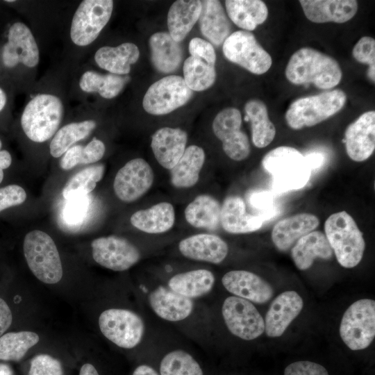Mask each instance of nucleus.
Masks as SVG:
<instances>
[{
	"label": "nucleus",
	"mask_w": 375,
	"mask_h": 375,
	"mask_svg": "<svg viewBox=\"0 0 375 375\" xmlns=\"http://www.w3.org/2000/svg\"><path fill=\"white\" fill-rule=\"evenodd\" d=\"M285 73L293 84L312 83L322 90L335 87L342 76L341 68L333 58L310 47L301 48L292 55Z\"/></svg>",
	"instance_id": "f257e3e1"
},
{
	"label": "nucleus",
	"mask_w": 375,
	"mask_h": 375,
	"mask_svg": "<svg viewBox=\"0 0 375 375\" xmlns=\"http://www.w3.org/2000/svg\"><path fill=\"white\" fill-rule=\"evenodd\" d=\"M262 166L272 176L273 188L278 192L303 188L311 174L304 156L288 146L269 151L263 157Z\"/></svg>",
	"instance_id": "f03ea898"
},
{
	"label": "nucleus",
	"mask_w": 375,
	"mask_h": 375,
	"mask_svg": "<svg viewBox=\"0 0 375 375\" xmlns=\"http://www.w3.org/2000/svg\"><path fill=\"white\" fill-rule=\"evenodd\" d=\"M325 235L338 263L353 268L361 261L365 241L355 220L346 211L331 215L324 223Z\"/></svg>",
	"instance_id": "7ed1b4c3"
},
{
	"label": "nucleus",
	"mask_w": 375,
	"mask_h": 375,
	"mask_svg": "<svg viewBox=\"0 0 375 375\" xmlns=\"http://www.w3.org/2000/svg\"><path fill=\"white\" fill-rule=\"evenodd\" d=\"M346 100L345 92L340 89L297 99L285 112L286 122L294 130L313 126L338 112Z\"/></svg>",
	"instance_id": "20e7f679"
},
{
	"label": "nucleus",
	"mask_w": 375,
	"mask_h": 375,
	"mask_svg": "<svg viewBox=\"0 0 375 375\" xmlns=\"http://www.w3.org/2000/svg\"><path fill=\"white\" fill-rule=\"evenodd\" d=\"M63 112V104L59 97L49 94H38L24 109L22 128L31 140L44 142L57 132Z\"/></svg>",
	"instance_id": "39448f33"
},
{
	"label": "nucleus",
	"mask_w": 375,
	"mask_h": 375,
	"mask_svg": "<svg viewBox=\"0 0 375 375\" xmlns=\"http://www.w3.org/2000/svg\"><path fill=\"white\" fill-rule=\"evenodd\" d=\"M24 254L28 266L40 281L54 284L62 277V267L56 245L45 232L34 230L24 237Z\"/></svg>",
	"instance_id": "423d86ee"
},
{
	"label": "nucleus",
	"mask_w": 375,
	"mask_h": 375,
	"mask_svg": "<svg viewBox=\"0 0 375 375\" xmlns=\"http://www.w3.org/2000/svg\"><path fill=\"white\" fill-rule=\"evenodd\" d=\"M339 332L350 349L368 347L375 336V301L362 299L350 305L343 314Z\"/></svg>",
	"instance_id": "0eeeda50"
},
{
	"label": "nucleus",
	"mask_w": 375,
	"mask_h": 375,
	"mask_svg": "<svg viewBox=\"0 0 375 375\" xmlns=\"http://www.w3.org/2000/svg\"><path fill=\"white\" fill-rule=\"evenodd\" d=\"M224 56L252 74L261 75L272 66L271 56L262 48L250 31H235L222 46Z\"/></svg>",
	"instance_id": "6e6552de"
},
{
	"label": "nucleus",
	"mask_w": 375,
	"mask_h": 375,
	"mask_svg": "<svg viewBox=\"0 0 375 375\" xmlns=\"http://www.w3.org/2000/svg\"><path fill=\"white\" fill-rule=\"evenodd\" d=\"M113 10L111 0H84L77 8L70 28L72 41L84 47L93 42L108 22Z\"/></svg>",
	"instance_id": "1a4fd4ad"
},
{
	"label": "nucleus",
	"mask_w": 375,
	"mask_h": 375,
	"mask_svg": "<svg viewBox=\"0 0 375 375\" xmlns=\"http://www.w3.org/2000/svg\"><path fill=\"white\" fill-rule=\"evenodd\" d=\"M102 334L124 349H132L142 340L144 324L135 312L121 308H110L102 312L99 317Z\"/></svg>",
	"instance_id": "9d476101"
},
{
	"label": "nucleus",
	"mask_w": 375,
	"mask_h": 375,
	"mask_svg": "<svg viewBox=\"0 0 375 375\" xmlns=\"http://www.w3.org/2000/svg\"><path fill=\"white\" fill-rule=\"evenodd\" d=\"M192 91L183 78L167 76L153 83L146 92L142 106L153 115L168 114L185 105L192 97Z\"/></svg>",
	"instance_id": "9b49d317"
},
{
	"label": "nucleus",
	"mask_w": 375,
	"mask_h": 375,
	"mask_svg": "<svg viewBox=\"0 0 375 375\" xmlns=\"http://www.w3.org/2000/svg\"><path fill=\"white\" fill-rule=\"evenodd\" d=\"M222 312L230 332L242 340H254L265 331L262 317L248 300L228 297L223 303Z\"/></svg>",
	"instance_id": "f8f14e48"
},
{
	"label": "nucleus",
	"mask_w": 375,
	"mask_h": 375,
	"mask_svg": "<svg viewBox=\"0 0 375 375\" xmlns=\"http://www.w3.org/2000/svg\"><path fill=\"white\" fill-rule=\"evenodd\" d=\"M241 125L240 110L226 108L218 112L212 126L215 135L222 142L224 153L235 161L245 160L251 151L249 138L241 130Z\"/></svg>",
	"instance_id": "ddd939ff"
},
{
	"label": "nucleus",
	"mask_w": 375,
	"mask_h": 375,
	"mask_svg": "<svg viewBox=\"0 0 375 375\" xmlns=\"http://www.w3.org/2000/svg\"><path fill=\"white\" fill-rule=\"evenodd\" d=\"M91 247L95 262L113 271L127 270L136 264L141 257L138 249L133 243L117 235L94 239Z\"/></svg>",
	"instance_id": "4468645a"
},
{
	"label": "nucleus",
	"mask_w": 375,
	"mask_h": 375,
	"mask_svg": "<svg viewBox=\"0 0 375 375\" xmlns=\"http://www.w3.org/2000/svg\"><path fill=\"white\" fill-rule=\"evenodd\" d=\"M154 181L153 171L143 158L129 160L115 175L113 182L115 194L124 202L135 201L146 194Z\"/></svg>",
	"instance_id": "2eb2a0df"
},
{
	"label": "nucleus",
	"mask_w": 375,
	"mask_h": 375,
	"mask_svg": "<svg viewBox=\"0 0 375 375\" xmlns=\"http://www.w3.org/2000/svg\"><path fill=\"white\" fill-rule=\"evenodd\" d=\"M5 67L12 68L19 63L28 67H35L40 60L38 44L29 28L22 22L13 24L9 28L8 41L1 51Z\"/></svg>",
	"instance_id": "dca6fc26"
},
{
	"label": "nucleus",
	"mask_w": 375,
	"mask_h": 375,
	"mask_svg": "<svg viewBox=\"0 0 375 375\" xmlns=\"http://www.w3.org/2000/svg\"><path fill=\"white\" fill-rule=\"evenodd\" d=\"M344 142L348 156L353 161L367 160L375 149V111L362 114L350 124L344 133Z\"/></svg>",
	"instance_id": "f3484780"
},
{
	"label": "nucleus",
	"mask_w": 375,
	"mask_h": 375,
	"mask_svg": "<svg viewBox=\"0 0 375 375\" xmlns=\"http://www.w3.org/2000/svg\"><path fill=\"white\" fill-rule=\"evenodd\" d=\"M303 301L295 291H286L272 302L265 317V331L267 336H281L292 322L299 315Z\"/></svg>",
	"instance_id": "a211bd4d"
},
{
	"label": "nucleus",
	"mask_w": 375,
	"mask_h": 375,
	"mask_svg": "<svg viewBox=\"0 0 375 375\" xmlns=\"http://www.w3.org/2000/svg\"><path fill=\"white\" fill-rule=\"evenodd\" d=\"M222 283L235 296L257 303H266L274 294L269 283L249 271L228 272L223 276Z\"/></svg>",
	"instance_id": "6ab92c4d"
},
{
	"label": "nucleus",
	"mask_w": 375,
	"mask_h": 375,
	"mask_svg": "<svg viewBox=\"0 0 375 375\" xmlns=\"http://www.w3.org/2000/svg\"><path fill=\"white\" fill-rule=\"evenodd\" d=\"M181 253L187 258L219 264L227 256L228 247L217 235L199 233L182 240L178 244Z\"/></svg>",
	"instance_id": "aec40b11"
},
{
	"label": "nucleus",
	"mask_w": 375,
	"mask_h": 375,
	"mask_svg": "<svg viewBox=\"0 0 375 375\" xmlns=\"http://www.w3.org/2000/svg\"><path fill=\"white\" fill-rule=\"evenodd\" d=\"M319 220L311 213H299L278 221L273 227L271 238L276 248L286 251L303 236L313 231Z\"/></svg>",
	"instance_id": "412c9836"
},
{
	"label": "nucleus",
	"mask_w": 375,
	"mask_h": 375,
	"mask_svg": "<svg viewBox=\"0 0 375 375\" xmlns=\"http://www.w3.org/2000/svg\"><path fill=\"white\" fill-rule=\"evenodd\" d=\"M187 141L188 135L185 131L163 127L152 135L151 147L158 162L170 170L183 156Z\"/></svg>",
	"instance_id": "4be33fe9"
},
{
	"label": "nucleus",
	"mask_w": 375,
	"mask_h": 375,
	"mask_svg": "<svg viewBox=\"0 0 375 375\" xmlns=\"http://www.w3.org/2000/svg\"><path fill=\"white\" fill-rule=\"evenodd\" d=\"M306 17L315 23H344L352 19L358 10L354 0H301Z\"/></svg>",
	"instance_id": "5701e85b"
},
{
	"label": "nucleus",
	"mask_w": 375,
	"mask_h": 375,
	"mask_svg": "<svg viewBox=\"0 0 375 375\" xmlns=\"http://www.w3.org/2000/svg\"><path fill=\"white\" fill-rule=\"evenodd\" d=\"M263 219L246 210L243 199L239 196L226 197L221 206L220 225L233 234H242L260 229Z\"/></svg>",
	"instance_id": "b1692460"
},
{
	"label": "nucleus",
	"mask_w": 375,
	"mask_h": 375,
	"mask_svg": "<svg viewBox=\"0 0 375 375\" xmlns=\"http://www.w3.org/2000/svg\"><path fill=\"white\" fill-rule=\"evenodd\" d=\"M149 301L158 317L170 322L185 319L192 313L194 308L191 299L163 286L157 288L150 293Z\"/></svg>",
	"instance_id": "393cba45"
},
{
	"label": "nucleus",
	"mask_w": 375,
	"mask_h": 375,
	"mask_svg": "<svg viewBox=\"0 0 375 375\" xmlns=\"http://www.w3.org/2000/svg\"><path fill=\"white\" fill-rule=\"evenodd\" d=\"M199 24L202 35L219 46L231 35V24L219 1H201Z\"/></svg>",
	"instance_id": "a878e982"
},
{
	"label": "nucleus",
	"mask_w": 375,
	"mask_h": 375,
	"mask_svg": "<svg viewBox=\"0 0 375 375\" xmlns=\"http://www.w3.org/2000/svg\"><path fill=\"white\" fill-rule=\"evenodd\" d=\"M333 253L325 234L320 231H313L303 236L291 249L293 262L300 270L309 269L317 258L331 259Z\"/></svg>",
	"instance_id": "bb28decb"
},
{
	"label": "nucleus",
	"mask_w": 375,
	"mask_h": 375,
	"mask_svg": "<svg viewBox=\"0 0 375 375\" xmlns=\"http://www.w3.org/2000/svg\"><path fill=\"white\" fill-rule=\"evenodd\" d=\"M151 60L159 72L169 74L181 65L183 51L178 42L174 41L167 32H157L149 40Z\"/></svg>",
	"instance_id": "cd10ccee"
},
{
	"label": "nucleus",
	"mask_w": 375,
	"mask_h": 375,
	"mask_svg": "<svg viewBox=\"0 0 375 375\" xmlns=\"http://www.w3.org/2000/svg\"><path fill=\"white\" fill-rule=\"evenodd\" d=\"M140 56L138 47L133 43L124 42L117 47H102L94 54V60L101 69L117 75L128 74L131 65Z\"/></svg>",
	"instance_id": "c85d7f7f"
},
{
	"label": "nucleus",
	"mask_w": 375,
	"mask_h": 375,
	"mask_svg": "<svg viewBox=\"0 0 375 375\" xmlns=\"http://www.w3.org/2000/svg\"><path fill=\"white\" fill-rule=\"evenodd\" d=\"M131 224L138 230L150 234L165 233L175 222V210L169 202L158 203L150 208L134 212L130 219Z\"/></svg>",
	"instance_id": "c756f323"
},
{
	"label": "nucleus",
	"mask_w": 375,
	"mask_h": 375,
	"mask_svg": "<svg viewBox=\"0 0 375 375\" xmlns=\"http://www.w3.org/2000/svg\"><path fill=\"white\" fill-rule=\"evenodd\" d=\"M204 150L197 145L186 147L177 163L169 170L170 182L176 188H190L199 180V175L204 165Z\"/></svg>",
	"instance_id": "7c9ffc66"
},
{
	"label": "nucleus",
	"mask_w": 375,
	"mask_h": 375,
	"mask_svg": "<svg viewBox=\"0 0 375 375\" xmlns=\"http://www.w3.org/2000/svg\"><path fill=\"white\" fill-rule=\"evenodd\" d=\"M201 10V1L178 0L172 3L167 14L169 34L181 42L198 21Z\"/></svg>",
	"instance_id": "2f4dec72"
},
{
	"label": "nucleus",
	"mask_w": 375,
	"mask_h": 375,
	"mask_svg": "<svg viewBox=\"0 0 375 375\" xmlns=\"http://www.w3.org/2000/svg\"><path fill=\"white\" fill-rule=\"evenodd\" d=\"M221 205L213 197L200 194L194 198L184 211L187 222L197 228L215 231L220 225Z\"/></svg>",
	"instance_id": "473e14b6"
},
{
	"label": "nucleus",
	"mask_w": 375,
	"mask_h": 375,
	"mask_svg": "<svg viewBox=\"0 0 375 375\" xmlns=\"http://www.w3.org/2000/svg\"><path fill=\"white\" fill-rule=\"evenodd\" d=\"M225 6L230 19L247 31L256 29L268 16L266 4L260 0H227Z\"/></svg>",
	"instance_id": "72a5a7b5"
},
{
	"label": "nucleus",
	"mask_w": 375,
	"mask_h": 375,
	"mask_svg": "<svg viewBox=\"0 0 375 375\" xmlns=\"http://www.w3.org/2000/svg\"><path fill=\"white\" fill-rule=\"evenodd\" d=\"M215 281L214 274L210 271L199 269L174 275L169 280L168 287L185 297L192 299L208 293Z\"/></svg>",
	"instance_id": "f704fd0d"
},
{
	"label": "nucleus",
	"mask_w": 375,
	"mask_h": 375,
	"mask_svg": "<svg viewBox=\"0 0 375 375\" xmlns=\"http://www.w3.org/2000/svg\"><path fill=\"white\" fill-rule=\"evenodd\" d=\"M244 111L246 117L251 122L253 144L258 148L268 146L274 139L276 131L269 118L265 103L257 99H251L246 103Z\"/></svg>",
	"instance_id": "c9c22d12"
},
{
	"label": "nucleus",
	"mask_w": 375,
	"mask_h": 375,
	"mask_svg": "<svg viewBox=\"0 0 375 375\" xmlns=\"http://www.w3.org/2000/svg\"><path fill=\"white\" fill-rule=\"evenodd\" d=\"M128 79L113 74L86 71L80 78L79 86L84 92H98L103 98L112 99L121 92Z\"/></svg>",
	"instance_id": "e433bc0d"
},
{
	"label": "nucleus",
	"mask_w": 375,
	"mask_h": 375,
	"mask_svg": "<svg viewBox=\"0 0 375 375\" xmlns=\"http://www.w3.org/2000/svg\"><path fill=\"white\" fill-rule=\"evenodd\" d=\"M96 125L93 120H85L62 126L55 133L50 143L51 155L54 158L60 157L72 144L88 137Z\"/></svg>",
	"instance_id": "4c0bfd02"
},
{
	"label": "nucleus",
	"mask_w": 375,
	"mask_h": 375,
	"mask_svg": "<svg viewBox=\"0 0 375 375\" xmlns=\"http://www.w3.org/2000/svg\"><path fill=\"white\" fill-rule=\"evenodd\" d=\"M40 340L32 331L7 333L0 337V360L18 361Z\"/></svg>",
	"instance_id": "58836bf2"
},
{
	"label": "nucleus",
	"mask_w": 375,
	"mask_h": 375,
	"mask_svg": "<svg viewBox=\"0 0 375 375\" xmlns=\"http://www.w3.org/2000/svg\"><path fill=\"white\" fill-rule=\"evenodd\" d=\"M183 79L192 91H203L210 88L215 81V65L192 56L183 63Z\"/></svg>",
	"instance_id": "ea45409f"
},
{
	"label": "nucleus",
	"mask_w": 375,
	"mask_h": 375,
	"mask_svg": "<svg viewBox=\"0 0 375 375\" xmlns=\"http://www.w3.org/2000/svg\"><path fill=\"white\" fill-rule=\"evenodd\" d=\"M104 173L103 165L90 166L78 172L65 184L62 195L67 200L86 196L96 187Z\"/></svg>",
	"instance_id": "a19ab883"
},
{
	"label": "nucleus",
	"mask_w": 375,
	"mask_h": 375,
	"mask_svg": "<svg viewBox=\"0 0 375 375\" xmlns=\"http://www.w3.org/2000/svg\"><path fill=\"white\" fill-rule=\"evenodd\" d=\"M106 147L102 141L94 138L86 146L76 145L70 147L60 162V167L69 170L78 164H90L101 160Z\"/></svg>",
	"instance_id": "79ce46f5"
},
{
	"label": "nucleus",
	"mask_w": 375,
	"mask_h": 375,
	"mask_svg": "<svg viewBox=\"0 0 375 375\" xmlns=\"http://www.w3.org/2000/svg\"><path fill=\"white\" fill-rule=\"evenodd\" d=\"M160 375H203L196 360L183 350H174L166 354L160 365Z\"/></svg>",
	"instance_id": "37998d69"
},
{
	"label": "nucleus",
	"mask_w": 375,
	"mask_h": 375,
	"mask_svg": "<svg viewBox=\"0 0 375 375\" xmlns=\"http://www.w3.org/2000/svg\"><path fill=\"white\" fill-rule=\"evenodd\" d=\"M352 54L359 62L368 65V78L375 82V40L369 36L361 38L354 46Z\"/></svg>",
	"instance_id": "c03bdc74"
},
{
	"label": "nucleus",
	"mask_w": 375,
	"mask_h": 375,
	"mask_svg": "<svg viewBox=\"0 0 375 375\" xmlns=\"http://www.w3.org/2000/svg\"><path fill=\"white\" fill-rule=\"evenodd\" d=\"M248 202L256 212V215L263 221L271 218L274 214V201L271 193L265 190H254L249 193Z\"/></svg>",
	"instance_id": "a18cd8bd"
},
{
	"label": "nucleus",
	"mask_w": 375,
	"mask_h": 375,
	"mask_svg": "<svg viewBox=\"0 0 375 375\" xmlns=\"http://www.w3.org/2000/svg\"><path fill=\"white\" fill-rule=\"evenodd\" d=\"M28 375H63V370L58 359L40 354L31 360Z\"/></svg>",
	"instance_id": "49530a36"
},
{
	"label": "nucleus",
	"mask_w": 375,
	"mask_h": 375,
	"mask_svg": "<svg viewBox=\"0 0 375 375\" xmlns=\"http://www.w3.org/2000/svg\"><path fill=\"white\" fill-rule=\"evenodd\" d=\"M191 56L199 58L209 65H215L216 53L212 44L200 38H192L189 43Z\"/></svg>",
	"instance_id": "de8ad7c7"
},
{
	"label": "nucleus",
	"mask_w": 375,
	"mask_h": 375,
	"mask_svg": "<svg viewBox=\"0 0 375 375\" xmlns=\"http://www.w3.org/2000/svg\"><path fill=\"white\" fill-rule=\"evenodd\" d=\"M26 199L25 190L19 185H9L0 188V212L22 204Z\"/></svg>",
	"instance_id": "09e8293b"
},
{
	"label": "nucleus",
	"mask_w": 375,
	"mask_h": 375,
	"mask_svg": "<svg viewBox=\"0 0 375 375\" xmlns=\"http://www.w3.org/2000/svg\"><path fill=\"white\" fill-rule=\"evenodd\" d=\"M284 375H328V373L319 364L308 360H301L287 366Z\"/></svg>",
	"instance_id": "8fccbe9b"
},
{
	"label": "nucleus",
	"mask_w": 375,
	"mask_h": 375,
	"mask_svg": "<svg viewBox=\"0 0 375 375\" xmlns=\"http://www.w3.org/2000/svg\"><path fill=\"white\" fill-rule=\"evenodd\" d=\"M87 197H78L69 200L64 209V217L70 224L79 222L86 212Z\"/></svg>",
	"instance_id": "3c124183"
},
{
	"label": "nucleus",
	"mask_w": 375,
	"mask_h": 375,
	"mask_svg": "<svg viewBox=\"0 0 375 375\" xmlns=\"http://www.w3.org/2000/svg\"><path fill=\"white\" fill-rule=\"evenodd\" d=\"M12 315L7 303L0 298V337L12 324Z\"/></svg>",
	"instance_id": "603ef678"
},
{
	"label": "nucleus",
	"mask_w": 375,
	"mask_h": 375,
	"mask_svg": "<svg viewBox=\"0 0 375 375\" xmlns=\"http://www.w3.org/2000/svg\"><path fill=\"white\" fill-rule=\"evenodd\" d=\"M304 158L311 172L319 168L324 160V155L316 151L307 153Z\"/></svg>",
	"instance_id": "864d4df0"
},
{
	"label": "nucleus",
	"mask_w": 375,
	"mask_h": 375,
	"mask_svg": "<svg viewBox=\"0 0 375 375\" xmlns=\"http://www.w3.org/2000/svg\"><path fill=\"white\" fill-rule=\"evenodd\" d=\"M12 162V157L10 153L6 150L0 151V183L3 178V169L10 167Z\"/></svg>",
	"instance_id": "5fc2aeb1"
},
{
	"label": "nucleus",
	"mask_w": 375,
	"mask_h": 375,
	"mask_svg": "<svg viewBox=\"0 0 375 375\" xmlns=\"http://www.w3.org/2000/svg\"><path fill=\"white\" fill-rule=\"evenodd\" d=\"M133 375H159L151 367L147 365H142L136 367Z\"/></svg>",
	"instance_id": "6e6d98bb"
},
{
	"label": "nucleus",
	"mask_w": 375,
	"mask_h": 375,
	"mask_svg": "<svg viewBox=\"0 0 375 375\" xmlns=\"http://www.w3.org/2000/svg\"><path fill=\"white\" fill-rule=\"evenodd\" d=\"M78 375H99L95 367L90 364H84L79 372Z\"/></svg>",
	"instance_id": "4d7b16f0"
},
{
	"label": "nucleus",
	"mask_w": 375,
	"mask_h": 375,
	"mask_svg": "<svg viewBox=\"0 0 375 375\" xmlns=\"http://www.w3.org/2000/svg\"><path fill=\"white\" fill-rule=\"evenodd\" d=\"M0 375H12V371L8 365L0 363Z\"/></svg>",
	"instance_id": "13d9d810"
},
{
	"label": "nucleus",
	"mask_w": 375,
	"mask_h": 375,
	"mask_svg": "<svg viewBox=\"0 0 375 375\" xmlns=\"http://www.w3.org/2000/svg\"><path fill=\"white\" fill-rule=\"evenodd\" d=\"M7 101V97L5 92L0 88V111L5 107Z\"/></svg>",
	"instance_id": "bf43d9fd"
},
{
	"label": "nucleus",
	"mask_w": 375,
	"mask_h": 375,
	"mask_svg": "<svg viewBox=\"0 0 375 375\" xmlns=\"http://www.w3.org/2000/svg\"><path fill=\"white\" fill-rule=\"evenodd\" d=\"M5 1H6V2H14L15 1L14 0H6Z\"/></svg>",
	"instance_id": "052dcab7"
},
{
	"label": "nucleus",
	"mask_w": 375,
	"mask_h": 375,
	"mask_svg": "<svg viewBox=\"0 0 375 375\" xmlns=\"http://www.w3.org/2000/svg\"><path fill=\"white\" fill-rule=\"evenodd\" d=\"M1 147H2V142H1V140H0V151H1Z\"/></svg>",
	"instance_id": "680f3d73"
}]
</instances>
